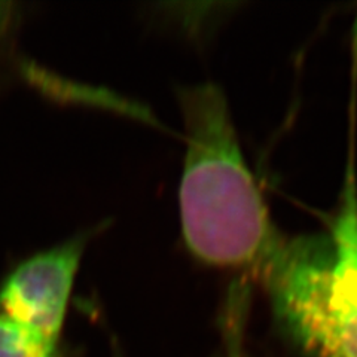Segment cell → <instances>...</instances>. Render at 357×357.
Segmentation results:
<instances>
[{"label":"cell","instance_id":"6da1fadb","mask_svg":"<svg viewBox=\"0 0 357 357\" xmlns=\"http://www.w3.org/2000/svg\"><path fill=\"white\" fill-rule=\"evenodd\" d=\"M186 153L178 207L188 250L201 262L262 275L280 249L244 160L227 98L213 84L181 89Z\"/></svg>","mask_w":357,"mask_h":357},{"label":"cell","instance_id":"7a4b0ae2","mask_svg":"<svg viewBox=\"0 0 357 357\" xmlns=\"http://www.w3.org/2000/svg\"><path fill=\"white\" fill-rule=\"evenodd\" d=\"M277 321L312 357H357V194L329 232L283 240L261 275Z\"/></svg>","mask_w":357,"mask_h":357},{"label":"cell","instance_id":"3957f363","mask_svg":"<svg viewBox=\"0 0 357 357\" xmlns=\"http://www.w3.org/2000/svg\"><path fill=\"white\" fill-rule=\"evenodd\" d=\"M94 231L38 252L13 268L0 284V308L22 325L59 342L75 278Z\"/></svg>","mask_w":357,"mask_h":357},{"label":"cell","instance_id":"277c9868","mask_svg":"<svg viewBox=\"0 0 357 357\" xmlns=\"http://www.w3.org/2000/svg\"><path fill=\"white\" fill-rule=\"evenodd\" d=\"M0 357H57V342L2 312Z\"/></svg>","mask_w":357,"mask_h":357},{"label":"cell","instance_id":"5b68a950","mask_svg":"<svg viewBox=\"0 0 357 357\" xmlns=\"http://www.w3.org/2000/svg\"><path fill=\"white\" fill-rule=\"evenodd\" d=\"M10 20H13V3L0 2V39L6 33Z\"/></svg>","mask_w":357,"mask_h":357}]
</instances>
